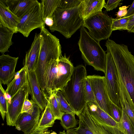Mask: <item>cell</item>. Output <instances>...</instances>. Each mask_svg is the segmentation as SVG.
<instances>
[{"mask_svg": "<svg viewBox=\"0 0 134 134\" xmlns=\"http://www.w3.org/2000/svg\"><path fill=\"white\" fill-rule=\"evenodd\" d=\"M116 68L120 87L134 112V56L127 46L108 39L105 44Z\"/></svg>", "mask_w": 134, "mask_h": 134, "instance_id": "1", "label": "cell"}, {"mask_svg": "<svg viewBox=\"0 0 134 134\" xmlns=\"http://www.w3.org/2000/svg\"><path fill=\"white\" fill-rule=\"evenodd\" d=\"M41 37L40 50L35 71L39 84L45 92L46 84L45 75L47 68L53 59L58 60L62 55L59 39L43 26L40 33Z\"/></svg>", "mask_w": 134, "mask_h": 134, "instance_id": "2", "label": "cell"}, {"mask_svg": "<svg viewBox=\"0 0 134 134\" xmlns=\"http://www.w3.org/2000/svg\"><path fill=\"white\" fill-rule=\"evenodd\" d=\"M87 76L84 65L74 67L70 79L61 91L76 115L81 112L87 105L85 90Z\"/></svg>", "mask_w": 134, "mask_h": 134, "instance_id": "3", "label": "cell"}, {"mask_svg": "<svg viewBox=\"0 0 134 134\" xmlns=\"http://www.w3.org/2000/svg\"><path fill=\"white\" fill-rule=\"evenodd\" d=\"M74 68L65 54L58 60H52L48 65L45 75L47 93L50 94L62 91L70 79Z\"/></svg>", "mask_w": 134, "mask_h": 134, "instance_id": "4", "label": "cell"}, {"mask_svg": "<svg viewBox=\"0 0 134 134\" xmlns=\"http://www.w3.org/2000/svg\"><path fill=\"white\" fill-rule=\"evenodd\" d=\"M80 31V36L78 44L83 59L94 69L105 74L107 60L105 52L100 46L99 42L90 35L84 26L81 27Z\"/></svg>", "mask_w": 134, "mask_h": 134, "instance_id": "5", "label": "cell"}, {"mask_svg": "<svg viewBox=\"0 0 134 134\" xmlns=\"http://www.w3.org/2000/svg\"><path fill=\"white\" fill-rule=\"evenodd\" d=\"M53 18V25L49 29L52 32H59L66 38H70L84 24L79 5L69 9L57 8Z\"/></svg>", "mask_w": 134, "mask_h": 134, "instance_id": "6", "label": "cell"}, {"mask_svg": "<svg viewBox=\"0 0 134 134\" xmlns=\"http://www.w3.org/2000/svg\"><path fill=\"white\" fill-rule=\"evenodd\" d=\"M102 12L84 20L83 26L87 28L90 35L97 42L109 37L113 31L112 19Z\"/></svg>", "mask_w": 134, "mask_h": 134, "instance_id": "7", "label": "cell"}, {"mask_svg": "<svg viewBox=\"0 0 134 134\" xmlns=\"http://www.w3.org/2000/svg\"><path fill=\"white\" fill-rule=\"evenodd\" d=\"M105 81L107 91L111 101L122 108L120 96V83L116 68L111 54L107 51Z\"/></svg>", "mask_w": 134, "mask_h": 134, "instance_id": "8", "label": "cell"}, {"mask_svg": "<svg viewBox=\"0 0 134 134\" xmlns=\"http://www.w3.org/2000/svg\"><path fill=\"white\" fill-rule=\"evenodd\" d=\"M87 105L91 115L99 124L112 134H127L122 124L115 120L96 102H88Z\"/></svg>", "mask_w": 134, "mask_h": 134, "instance_id": "9", "label": "cell"}, {"mask_svg": "<svg viewBox=\"0 0 134 134\" xmlns=\"http://www.w3.org/2000/svg\"><path fill=\"white\" fill-rule=\"evenodd\" d=\"M31 94L29 81L12 97L9 102H7V111L5 117L7 125L9 126L15 125L16 121L21 113L26 99Z\"/></svg>", "mask_w": 134, "mask_h": 134, "instance_id": "10", "label": "cell"}, {"mask_svg": "<svg viewBox=\"0 0 134 134\" xmlns=\"http://www.w3.org/2000/svg\"><path fill=\"white\" fill-rule=\"evenodd\" d=\"M87 78L90 82L96 103L101 109L110 116V106L112 102L107 91L104 76L89 75L87 76Z\"/></svg>", "mask_w": 134, "mask_h": 134, "instance_id": "11", "label": "cell"}, {"mask_svg": "<svg viewBox=\"0 0 134 134\" xmlns=\"http://www.w3.org/2000/svg\"><path fill=\"white\" fill-rule=\"evenodd\" d=\"M45 24L39 2L21 18L17 27L18 32L27 37L32 30L45 26Z\"/></svg>", "mask_w": 134, "mask_h": 134, "instance_id": "12", "label": "cell"}, {"mask_svg": "<svg viewBox=\"0 0 134 134\" xmlns=\"http://www.w3.org/2000/svg\"><path fill=\"white\" fill-rule=\"evenodd\" d=\"M76 115L79 119V126L74 129L78 134H112L94 120L87 105Z\"/></svg>", "mask_w": 134, "mask_h": 134, "instance_id": "13", "label": "cell"}, {"mask_svg": "<svg viewBox=\"0 0 134 134\" xmlns=\"http://www.w3.org/2000/svg\"><path fill=\"white\" fill-rule=\"evenodd\" d=\"M33 109L28 112L21 113L18 118L15 126V129L29 134L36 128L40 118L41 110L37 105L32 99L31 100Z\"/></svg>", "mask_w": 134, "mask_h": 134, "instance_id": "14", "label": "cell"}, {"mask_svg": "<svg viewBox=\"0 0 134 134\" xmlns=\"http://www.w3.org/2000/svg\"><path fill=\"white\" fill-rule=\"evenodd\" d=\"M19 57L2 54L0 56V83L8 84L14 79Z\"/></svg>", "mask_w": 134, "mask_h": 134, "instance_id": "15", "label": "cell"}, {"mask_svg": "<svg viewBox=\"0 0 134 134\" xmlns=\"http://www.w3.org/2000/svg\"><path fill=\"white\" fill-rule=\"evenodd\" d=\"M27 74L32 100L42 111L44 110L48 102V97L41 89L35 71H27Z\"/></svg>", "mask_w": 134, "mask_h": 134, "instance_id": "16", "label": "cell"}, {"mask_svg": "<svg viewBox=\"0 0 134 134\" xmlns=\"http://www.w3.org/2000/svg\"><path fill=\"white\" fill-rule=\"evenodd\" d=\"M41 41L40 34L36 33L34 41L26 53L23 64L27 71H35L40 54Z\"/></svg>", "mask_w": 134, "mask_h": 134, "instance_id": "17", "label": "cell"}, {"mask_svg": "<svg viewBox=\"0 0 134 134\" xmlns=\"http://www.w3.org/2000/svg\"><path fill=\"white\" fill-rule=\"evenodd\" d=\"M20 20L7 7L4 0H0V25L16 33L18 32L17 26Z\"/></svg>", "mask_w": 134, "mask_h": 134, "instance_id": "18", "label": "cell"}, {"mask_svg": "<svg viewBox=\"0 0 134 134\" xmlns=\"http://www.w3.org/2000/svg\"><path fill=\"white\" fill-rule=\"evenodd\" d=\"M7 7L20 19L39 2L37 0H4Z\"/></svg>", "mask_w": 134, "mask_h": 134, "instance_id": "19", "label": "cell"}, {"mask_svg": "<svg viewBox=\"0 0 134 134\" xmlns=\"http://www.w3.org/2000/svg\"><path fill=\"white\" fill-rule=\"evenodd\" d=\"M104 0H82L79 5L80 13L84 20L95 14L102 12L103 8H105Z\"/></svg>", "mask_w": 134, "mask_h": 134, "instance_id": "20", "label": "cell"}, {"mask_svg": "<svg viewBox=\"0 0 134 134\" xmlns=\"http://www.w3.org/2000/svg\"><path fill=\"white\" fill-rule=\"evenodd\" d=\"M28 81L27 71L23 67L16 72L13 80L7 85V93L13 97Z\"/></svg>", "mask_w": 134, "mask_h": 134, "instance_id": "21", "label": "cell"}, {"mask_svg": "<svg viewBox=\"0 0 134 134\" xmlns=\"http://www.w3.org/2000/svg\"><path fill=\"white\" fill-rule=\"evenodd\" d=\"M56 120L48 102L35 130H45L52 127Z\"/></svg>", "mask_w": 134, "mask_h": 134, "instance_id": "22", "label": "cell"}, {"mask_svg": "<svg viewBox=\"0 0 134 134\" xmlns=\"http://www.w3.org/2000/svg\"><path fill=\"white\" fill-rule=\"evenodd\" d=\"M14 32L7 27L0 25V52L4 54L8 52L12 45V38Z\"/></svg>", "mask_w": 134, "mask_h": 134, "instance_id": "23", "label": "cell"}, {"mask_svg": "<svg viewBox=\"0 0 134 134\" xmlns=\"http://www.w3.org/2000/svg\"><path fill=\"white\" fill-rule=\"evenodd\" d=\"M61 0H42L40 3L43 19L44 21L48 18H53L55 10L58 7Z\"/></svg>", "mask_w": 134, "mask_h": 134, "instance_id": "24", "label": "cell"}, {"mask_svg": "<svg viewBox=\"0 0 134 134\" xmlns=\"http://www.w3.org/2000/svg\"><path fill=\"white\" fill-rule=\"evenodd\" d=\"M48 102L56 120H60L62 115L64 113L61 110L55 92L49 95L48 97Z\"/></svg>", "mask_w": 134, "mask_h": 134, "instance_id": "25", "label": "cell"}, {"mask_svg": "<svg viewBox=\"0 0 134 134\" xmlns=\"http://www.w3.org/2000/svg\"><path fill=\"white\" fill-rule=\"evenodd\" d=\"M75 113H64L62 115L60 123L65 129L67 130L76 126L77 122L75 118Z\"/></svg>", "mask_w": 134, "mask_h": 134, "instance_id": "26", "label": "cell"}, {"mask_svg": "<svg viewBox=\"0 0 134 134\" xmlns=\"http://www.w3.org/2000/svg\"><path fill=\"white\" fill-rule=\"evenodd\" d=\"M120 101L122 108L121 121L123 128L127 134H134V128L125 111L122 100L120 96Z\"/></svg>", "mask_w": 134, "mask_h": 134, "instance_id": "27", "label": "cell"}, {"mask_svg": "<svg viewBox=\"0 0 134 134\" xmlns=\"http://www.w3.org/2000/svg\"><path fill=\"white\" fill-rule=\"evenodd\" d=\"M61 111L64 113H75L61 91L58 90L55 92Z\"/></svg>", "mask_w": 134, "mask_h": 134, "instance_id": "28", "label": "cell"}, {"mask_svg": "<svg viewBox=\"0 0 134 134\" xmlns=\"http://www.w3.org/2000/svg\"><path fill=\"white\" fill-rule=\"evenodd\" d=\"M112 29L116 30H127V27L130 19V17H124L122 18H112Z\"/></svg>", "mask_w": 134, "mask_h": 134, "instance_id": "29", "label": "cell"}, {"mask_svg": "<svg viewBox=\"0 0 134 134\" xmlns=\"http://www.w3.org/2000/svg\"><path fill=\"white\" fill-rule=\"evenodd\" d=\"M120 96L122 100L125 111L134 128V112L128 103L124 92L120 87Z\"/></svg>", "mask_w": 134, "mask_h": 134, "instance_id": "30", "label": "cell"}, {"mask_svg": "<svg viewBox=\"0 0 134 134\" xmlns=\"http://www.w3.org/2000/svg\"><path fill=\"white\" fill-rule=\"evenodd\" d=\"M0 111L1 116L4 120L7 111V104L5 96L6 91L0 83Z\"/></svg>", "mask_w": 134, "mask_h": 134, "instance_id": "31", "label": "cell"}, {"mask_svg": "<svg viewBox=\"0 0 134 134\" xmlns=\"http://www.w3.org/2000/svg\"><path fill=\"white\" fill-rule=\"evenodd\" d=\"M110 109V116L116 121L122 124L121 121L122 108H119L112 102Z\"/></svg>", "mask_w": 134, "mask_h": 134, "instance_id": "32", "label": "cell"}, {"mask_svg": "<svg viewBox=\"0 0 134 134\" xmlns=\"http://www.w3.org/2000/svg\"><path fill=\"white\" fill-rule=\"evenodd\" d=\"M85 100L87 103L90 102H96L93 91L90 82L87 77L85 80Z\"/></svg>", "mask_w": 134, "mask_h": 134, "instance_id": "33", "label": "cell"}, {"mask_svg": "<svg viewBox=\"0 0 134 134\" xmlns=\"http://www.w3.org/2000/svg\"><path fill=\"white\" fill-rule=\"evenodd\" d=\"M82 0H61L58 8L69 9L79 6Z\"/></svg>", "mask_w": 134, "mask_h": 134, "instance_id": "34", "label": "cell"}, {"mask_svg": "<svg viewBox=\"0 0 134 134\" xmlns=\"http://www.w3.org/2000/svg\"><path fill=\"white\" fill-rule=\"evenodd\" d=\"M121 0H108L106 4V10L109 11L116 8L118 6Z\"/></svg>", "mask_w": 134, "mask_h": 134, "instance_id": "35", "label": "cell"}, {"mask_svg": "<svg viewBox=\"0 0 134 134\" xmlns=\"http://www.w3.org/2000/svg\"><path fill=\"white\" fill-rule=\"evenodd\" d=\"M33 108V105L31 100L28 99V98H26L25 100L21 112H28L31 110Z\"/></svg>", "mask_w": 134, "mask_h": 134, "instance_id": "36", "label": "cell"}, {"mask_svg": "<svg viewBox=\"0 0 134 134\" xmlns=\"http://www.w3.org/2000/svg\"><path fill=\"white\" fill-rule=\"evenodd\" d=\"M129 5L123 6L119 8V10L116 14L117 18H121L122 17H124L126 15L127 13V9Z\"/></svg>", "mask_w": 134, "mask_h": 134, "instance_id": "37", "label": "cell"}, {"mask_svg": "<svg viewBox=\"0 0 134 134\" xmlns=\"http://www.w3.org/2000/svg\"><path fill=\"white\" fill-rule=\"evenodd\" d=\"M130 19L127 29L129 32L134 33V14L129 16Z\"/></svg>", "mask_w": 134, "mask_h": 134, "instance_id": "38", "label": "cell"}, {"mask_svg": "<svg viewBox=\"0 0 134 134\" xmlns=\"http://www.w3.org/2000/svg\"><path fill=\"white\" fill-rule=\"evenodd\" d=\"M51 131L48 129L43 130H35L29 134H50Z\"/></svg>", "mask_w": 134, "mask_h": 134, "instance_id": "39", "label": "cell"}, {"mask_svg": "<svg viewBox=\"0 0 134 134\" xmlns=\"http://www.w3.org/2000/svg\"><path fill=\"white\" fill-rule=\"evenodd\" d=\"M134 14V1L127 10L126 15L124 17H128Z\"/></svg>", "mask_w": 134, "mask_h": 134, "instance_id": "40", "label": "cell"}, {"mask_svg": "<svg viewBox=\"0 0 134 134\" xmlns=\"http://www.w3.org/2000/svg\"><path fill=\"white\" fill-rule=\"evenodd\" d=\"M45 24L46 25L51 27L52 26L53 24V18H47L44 21Z\"/></svg>", "mask_w": 134, "mask_h": 134, "instance_id": "41", "label": "cell"}, {"mask_svg": "<svg viewBox=\"0 0 134 134\" xmlns=\"http://www.w3.org/2000/svg\"><path fill=\"white\" fill-rule=\"evenodd\" d=\"M67 134H78L74 129H70L66 130Z\"/></svg>", "mask_w": 134, "mask_h": 134, "instance_id": "42", "label": "cell"}, {"mask_svg": "<svg viewBox=\"0 0 134 134\" xmlns=\"http://www.w3.org/2000/svg\"><path fill=\"white\" fill-rule=\"evenodd\" d=\"M58 134H67L66 132L64 130L62 131H60Z\"/></svg>", "mask_w": 134, "mask_h": 134, "instance_id": "43", "label": "cell"}, {"mask_svg": "<svg viewBox=\"0 0 134 134\" xmlns=\"http://www.w3.org/2000/svg\"><path fill=\"white\" fill-rule=\"evenodd\" d=\"M50 134H57V133L54 131H53V132H52Z\"/></svg>", "mask_w": 134, "mask_h": 134, "instance_id": "44", "label": "cell"}]
</instances>
